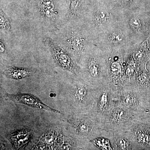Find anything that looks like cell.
<instances>
[{
    "mask_svg": "<svg viewBox=\"0 0 150 150\" xmlns=\"http://www.w3.org/2000/svg\"><path fill=\"white\" fill-rule=\"evenodd\" d=\"M44 41L50 48L54 60L58 66L71 72H76V68L74 62L64 48L50 38H46Z\"/></svg>",
    "mask_w": 150,
    "mask_h": 150,
    "instance_id": "1",
    "label": "cell"
},
{
    "mask_svg": "<svg viewBox=\"0 0 150 150\" xmlns=\"http://www.w3.org/2000/svg\"><path fill=\"white\" fill-rule=\"evenodd\" d=\"M7 98L14 102L18 103L30 107L44 109L52 112L60 113L58 110L43 103L38 98L29 93H18L16 94H7Z\"/></svg>",
    "mask_w": 150,
    "mask_h": 150,
    "instance_id": "2",
    "label": "cell"
},
{
    "mask_svg": "<svg viewBox=\"0 0 150 150\" xmlns=\"http://www.w3.org/2000/svg\"><path fill=\"white\" fill-rule=\"evenodd\" d=\"M33 73L34 72L30 69L13 66H6L3 71V74L7 77L16 80L28 77Z\"/></svg>",
    "mask_w": 150,
    "mask_h": 150,
    "instance_id": "3",
    "label": "cell"
},
{
    "mask_svg": "<svg viewBox=\"0 0 150 150\" xmlns=\"http://www.w3.org/2000/svg\"><path fill=\"white\" fill-rule=\"evenodd\" d=\"M39 7L41 15L45 18L52 19L57 15V11L52 0H40Z\"/></svg>",
    "mask_w": 150,
    "mask_h": 150,
    "instance_id": "4",
    "label": "cell"
},
{
    "mask_svg": "<svg viewBox=\"0 0 150 150\" xmlns=\"http://www.w3.org/2000/svg\"><path fill=\"white\" fill-rule=\"evenodd\" d=\"M66 43L69 48L76 53H81L83 51L84 39L80 35L77 34L70 35L66 39Z\"/></svg>",
    "mask_w": 150,
    "mask_h": 150,
    "instance_id": "5",
    "label": "cell"
},
{
    "mask_svg": "<svg viewBox=\"0 0 150 150\" xmlns=\"http://www.w3.org/2000/svg\"><path fill=\"white\" fill-rule=\"evenodd\" d=\"M31 131L28 129H22L18 130L12 133L9 137V140L13 146L26 137L31 135Z\"/></svg>",
    "mask_w": 150,
    "mask_h": 150,
    "instance_id": "6",
    "label": "cell"
},
{
    "mask_svg": "<svg viewBox=\"0 0 150 150\" xmlns=\"http://www.w3.org/2000/svg\"><path fill=\"white\" fill-rule=\"evenodd\" d=\"M109 13L105 10L98 11L93 17V21L97 26H100L104 23L109 18Z\"/></svg>",
    "mask_w": 150,
    "mask_h": 150,
    "instance_id": "7",
    "label": "cell"
},
{
    "mask_svg": "<svg viewBox=\"0 0 150 150\" xmlns=\"http://www.w3.org/2000/svg\"><path fill=\"white\" fill-rule=\"evenodd\" d=\"M58 136L55 132H51L43 134L40 136V142L45 144L51 146L55 144L58 139Z\"/></svg>",
    "mask_w": 150,
    "mask_h": 150,
    "instance_id": "8",
    "label": "cell"
},
{
    "mask_svg": "<svg viewBox=\"0 0 150 150\" xmlns=\"http://www.w3.org/2000/svg\"><path fill=\"white\" fill-rule=\"evenodd\" d=\"M86 94V88L85 86L79 85L75 88L74 96L76 99L81 103L83 102Z\"/></svg>",
    "mask_w": 150,
    "mask_h": 150,
    "instance_id": "9",
    "label": "cell"
},
{
    "mask_svg": "<svg viewBox=\"0 0 150 150\" xmlns=\"http://www.w3.org/2000/svg\"><path fill=\"white\" fill-rule=\"evenodd\" d=\"M0 27L1 30L8 31L11 28L10 21L1 10L0 16Z\"/></svg>",
    "mask_w": 150,
    "mask_h": 150,
    "instance_id": "10",
    "label": "cell"
},
{
    "mask_svg": "<svg viewBox=\"0 0 150 150\" xmlns=\"http://www.w3.org/2000/svg\"><path fill=\"white\" fill-rule=\"evenodd\" d=\"M82 0H73L69 2V10L71 15H75L79 12L82 6Z\"/></svg>",
    "mask_w": 150,
    "mask_h": 150,
    "instance_id": "11",
    "label": "cell"
},
{
    "mask_svg": "<svg viewBox=\"0 0 150 150\" xmlns=\"http://www.w3.org/2000/svg\"><path fill=\"white\" fill-rule=\"evenodd\" d=\"M88 69L92 76L96 77L99 74V66L93 58H91L89 61Z\"/></svg>",
    "mask_w": 150,
    "mask_h": 150,
    "instance_id": "12",
    "label": "cell"
},
{
    "mask_svg": "<svg viewBox=\"0 0 150 150\" xmlns=\"http://www.w3.org/2000/svg\"><path fill=\"white\" fill-rule=\"evenodd\" d=\"M109 42L113 44H118L123 41V36L122 34L119 33H113L109 36Z\"/></svg>",
    "mask_w": 150,
    "mask_h": 150,
    "instance_id": "13",
    "label": "cell"
},
{
    "mask_svg": "<svg viewBox=\"0 0 150 150\" xmlns=\"http://www.w3.org/2000/svg\"><path fill=\"white\" fill-rule=\"evenodd\" d=\"M130 25L133 29L139 31L142 28V23L139 19L137 18H134L130 21Z\"/></svg>",
    "mask_w": 150,
    "mask_h": 150,
    "instance_id": "14",
    "label": "cell"
},
{
    "mask_svg": "<svg viewBox=\"0 0 150 150\" xmlns=\"http://www.w3.org/2000/svg\"><path fill=\"white\" fill-rule=\"evenodd\" d=\"M111 70L112 74L115 75H119L121 73V66L118 63H113L111 66Z\"/></svg>",
    "mask_w": 150,
    "mask_h": 150,
    "instance_id": "15",
    "label": "cell"
},
{
    "mask_svg": "<svg viewBox=\"0 0 150 150\" xmlns=\"http://www.w3.org/2000/svg\"><path fill=\"white\" fill-rule=\"evenodd\" d=\"M107 102V95L105 93L100 98V100L99 102V107L100 109H103Z\"/></svg>",
    "mask_w": 150,
    "mask_h": 150,
    "instance_id": "16",
    "label": "cell"
},
{
    "mask_svg": "<svg viewBox=\"0 0 150 150\" xmlns=\"http://www.w3.org/2000/svg\"><path fill=\"white\" fill-rule=\"evenodd\" d=\"M138 138H139V140L141 142H147V143L150 142V137L144 133H139Z\"/></svg>",
    "mask_w": 150,
    "mask_h": 150,
    "instance_id": "17",
    "label": "cell"
},
{
    "mask_svg": "<svg viewBox=\"0 0 150 150\" xmlns=\"http://www.w3.org/2000/svg\"><path fill=\"white\" fill-rule=\"evenodd\" d=\"M89 128L88 126L86 123H81L79 125V131L81 133H87L89 131Z\"/></svg>",
    "mask_w": 150,
    "mask_h": 150,
    "instance_id": "18",
    "label": "cell"
},
{
    "mask_svg": "<svg viewBox=\"0 0 150 150\" xmlns=\"http://www.w3.org/2000/svg\"><path fill=\"white\" fill-rule=\"evenodd\" d=\"M124 103L127 105H132L134 103V100L133 97L129 95L126 96L123 99Z\"/></svg>",
    "mask_w": 150,
    "mask_h": 150,
    "instance_id": "19",
    "label": "cell"
},
{
    "mask_svg": "<svg viewBox=\"0 0 150 150\" xmlns=\"http://www.w3.org/2000/svg\"><path fill=\"white\" fill-rule=\"evenodd\" d=\"M118 144L122 149H125L127 147V142L124 139H120L118 142Z\"/></svg>",
    "mask_w": 150,
    "mask_h": 150,
    "instance_id": "20",
    "label": "cell"
},
{
    "mask_svg": "<svg viewBox=\"0 0 150 150\" xmlns=\"http://www.w3.org/2000/svg\"><path fill=\"white\" fill-rule=\"evenodd\" d=\"M62 149L64 150H69L71 149V145L69 144V143H64L62 144Z\"/></svg>",
    "mask_w": 150,
    "mask_h": 150,
    "instance_id": "21",
    "label": "cell"
},
{
    "mask_svg": "<svg viewBox=\"0 0 150 150\" xmlns=\"http://www.w3.org/2000/svg\"><path fill=\"white\" fill-rule=\"evenodd\" d=\"M0 51L1 53H3L5 51V46L3 43L2 40H1L0 41Z\"/></svg>",
    "mask_w": 150,
    "mask_h": 150,
    "instance_id": "22",
    "label": "cell"
},
{
    "mask_svg": "<svg viewBox=\"0 0 150 150\" xmlns=\"http://www.w3.org/2000/svg\"><path fill=\"white\" fill-rule=\"evenodd\" d=\"M133 72H134V71L131 67H129L126 71V74L129 76H131L133 74Z\"/></svg>",
    "mask_w": 150,
    "mask_h": 150,
    "instance_id": "23",
    "label": "cell"
},
{
    "mask_svg": "<svg viewBox=\"0 0 150 150\" xmlns=\"http://www.w3.org/2000/svg\"><path fill=\"white\" fill-rule=\"evenodd\" d=\"M55 96H56V95H55V94L53 93H50V95H49V96L51 97V98L54 97Z\"/></svg>",
    "mask_w": 150,
    "mask_h": 150,
    "instance_id": "24",
    "label": "cell"
}]
</instances>
